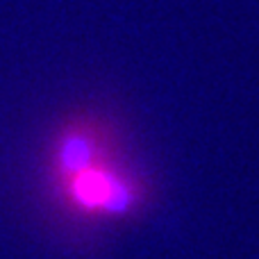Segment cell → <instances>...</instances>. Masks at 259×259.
Returning a JSON list of instances; mask_svg holds the SVG:
<instances>
[{
  "label": "cell",
  "mask_w": 259,
  "mask_h": 259,
  "mask_svg": "<svg viewBox=\"0 0 259 259\" xmlns=\"http://www.w3.org/2000/svg\"><path fill=\"white\" fill-rule=\"evenodd\" d=\"M100 161V146L94 132L82 127H73L57 143L55 150V168L62 182L73 178L75 173L89 168Z\"/></svg>",
  "instance_id": "obj_2"
},
{
  "label": "cell",
  "mask_w": 259,
  "mask_h": 259,
  "mask_svg": "<svg viewBox=\"0 0 259 259\" xmlns=\"http://www.w3.org/2000/svg\"><path fill=\"white\" fill-rule=\"evenodd\" d=\"M66 191L80 209L98 214L121 216L130 214L141 202V187L132 175L109 168L103 161L68 178Z\"/></svg>",
  "instance_id": "obj_1"
}]
</instances>
